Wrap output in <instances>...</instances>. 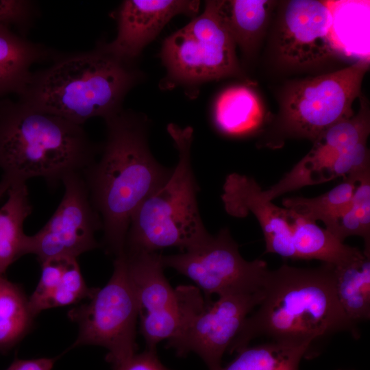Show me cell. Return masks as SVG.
<instances>
[{
	"label": "cell",
	"mask_w": 370,
	"mask_h": 370,
	"mask_svg": "<svg viewBox=\"0 0 370 370\" xmlns=\"http://www.w3.org/2000/svg\"><path fill=\"white\" fill-rule=\"evenodd\" d=\"M105 121L107 135L101 155L82 175L101 221L106 251L116 257L124 252L134 212L172 170L151 155L141 121L121 111Z\"/></svg>",
	"instance_id": "6da1fadb"
},
{
	"label": "cell",
	"mask_w": 370,
	"mask_h": 370,
	"mask_svg": "<svg viewBox=\"0 0 370 370\" xmlns=\"http://www.w3.org/2000/svg\"><path fill=\"white\" fill-rule=\"evenodd\" d=\"M263 291L257 310L244 321L230 354L238 353L260 336L310 347L314 341L338 332L356 333L337 299L332 264L305 269L284 264L269 270Z\"/></svg>",
	"instance_id": "7a4b0ae2"
},
{
	"label": "cell",
	"mask_w": 370,
	"mask_h": 370,
	"mask_svg": "<svg viewBox=\"0 0 370 370\" xmlns=\"http://www.w3.org/2000/svg\"><path fill=\"white\" fill-rule=\"evenodd\" d=\"M130 63L101 44L84 52L62 54L43 70L32 73L18 100L27 106L82 125L121 111L123 99L137 79Z\"/></svg>",
	"instance_id": "3957f363"
},
{
	"label": "cell",
	"mask_w": 370,
	"mask_h": 370,
	"mask_svg": "<svg viewBox=\"0 0 370 370\" xmlns=\"http://www.w3.org/2000/svg\"><path fill=\"white\" fill-rule=\"evenodd\" d=\"M98 151L82 125L18 99L0 100V169L12 182L40 177L54 186L82 173Z\"/></svg>",
	"instance_id": "277c9868"
},
{
	"label": "cell",
	"mask_w": 370,
	"mask_h": 370,
	"mask_svg": "<svg viewBox=\"0 0 370 370\" xmlns=\"http://www.w3.org/2000/svg\"><path fill=\"white\" fill-rule=\"evenodd\" d=\"M167 131L178 151L177 163L166 180L134 212L124 252H157L167 247L184 252L199 246L211 235L198 209V188L190 161L193 130L170 123Z\"/></svg>",
	"instance_id": "5b68a950"
},
{
	"label": "cell",
	"mask_w": 370,
	"mask_h": 370,
	"mask_svg": "<svg viewBox=\"0 0 370 370\" xmlns=\"http://www.w3.org/2000/svg\"><path fill=\"white\" fill-rule=\"evenodd\" d=\"M369 68V60L361 58L344 69L286 86L276 125L279 136L313 142L333 125L353 116L352 104L360 97Z\"/></svg>",
	"instance_id": "8992f818"
},
{
	"label": "cell",
	"mask_w": 370,
	"mask_h": 370,
	"mask_svg": "<svg viewBox=\"0 0 370 370\" xmlns=\"http://www.w3.org/2000/svg\"><path fill=\"white\" fill-rule=\"evenodd\" d=\"M88 301L72 308L69 318L78 325L71 348L99 345L108 349L114 370L136 354V330L140 304L130 278L124 253L115 257L112 275Z\"/></svg>",
	"instance_id": "52a82bcc"
},
{
	"label": "cell",
	"mask_w": 370,
	"mask_h": 370,
	"mask_svg": "<svg viewBox=\"0 0 370 370\" xmlns=\"http://www.w3.org/2000/svg\"><path fill=\"white\" fill-rule=\"evenodd\" d=\"M236 47L217 1H206L201 14L164 40V85H197L240 74Z\"/></svg>",
	"instance_id": "ba28073f"
},
{
	"label": "cell",
	"mask_w": 370,
	"mask_h": 370,
	"mask_svg": "<svg viewBox=\"0 0 370 370\" xmlns=\"http://www.w3.org/2000/svg\"><path fill=\"white\" fill-rule=\"evenodd\" d=\"M362 123L356 117L333 125L314 141L310 151L260 197L272 201L301 187L345 178L369 169V151Z\"/></svg>",
	"instance_id": "9c48e42d"
},
{
	"label": "cell",
	"mask_w": 370,
	"mask_h": 370,
	"mask_svg": "<svg viewBox=\"0 0 370 370\" xmlns=\"http://www.w3.org/2000/svg\"><path fill=\"white\" fill-rule=\"evenodd\" d=\"M164 267L182 274L206 296L263 287L269 271L267 262L245 260L227 228L221 229L199 246L177 254L162 256Z\"/></svg>",
	"instance_id": "30bf717a"
},
{
	"label": "cell",
	"mask_w": 370,
	"mask_h": 370,
	"mask_svg": "<svg viewBox=\"0 0 370 370\" xmlns=\"http://www.w3.org/2000/svg\"><path fill=\"white\" fill-rule=\"evenodd\" d=\"M264 296L263 287L233 291L207 301L186 322L179 333L167 340L179 356L197 354L209 370H220L223 354L228 350L244 321Z\"/></svg>",
	"instance_id": "8fae6325"
},
{
	"label": "cell",
	"mask_w": 370,
	"mask_h": 370,
	"mask_svg": "<svg viewBox=\"0 0 370 370\" xmlns=\"http://www.w3.org/2000/svg\"><path fill=\"white\" fill-rule=\"evenodd\" d=\"M62 182L64 193L57 209L38 232L27 236L25 254L36 255L40 264L58 257L77 258L99 247L95 233L101 221L82 173H71Z\"/></svg>",
	"instance_id": "7c38bea8"
},
{
	"label": "cell",
	"mask_w": 370,
	"mask_h": 370,
	"mask_svg": "<svg viewBox=\"0 0 370 370\" xmlns=\"http://www.w3.org/2000/svg\"><path fill=\"white\" fill-rule=\"evenodd\" d=\"M329 3L318 0L286 1L277 27L278 59L286 66L308 67L336 56Z\"/></svg>",
	"instance_id": "4fadbf2b"
},
{
	"label": "cell",
	"mask_w": 370,
	"mask_h": 370,
	"mask_svg": "<svg viewBox=\"0 0 370 370\" xmlns=\"http://www.w3.org/2000/svg\"><path fill=\"white\" fill-rule=\"evenodd\" d=\"M199 1L125 0L117 12V34L103 44L116 58L130 63L175 15H195Z\"/></svg>",
	"instance_id": "5bb4252c"
},
{
	"label": "cell",
	"mask_w": 370,
	"mask_h": 370,
	"mask_svg": "<svg viewBox=\"0 0 370 370\" xmlns=\"http://www.w3.org/2000/svg\"><path fill=\"white\" fill-rule=\"evenodd\" d=\"M221 199L225 211L243 218L252 213L260 223L266 244V253L295 260L292 241L290 212L260 197L261 187L250 177L236 173L228 175Z\"/></svg>",
	"instance_id": "9a60e30c"
},
{
	"label": "cell",
	"mask_w": 370,
	"mask_h": 370,
	"mask_svg": "<svg viewBox=\"0 0 370 370\" xmlns=\"http://www.w3.org/2000/svg\"><path fill=\"white\" fill-rule=\"evenodd\" d=\"M40 264V280L29 297L35 317L49 308L77 304L90 297L95 290L87 286L77 258H54Z\"/></svg>",
	"instance_id": "2e32d148"
},
{
	"label": "cell",
	"mask_w": 370,
	"mask_h": 370,
	"mask_svg": "<svg viewBox=\"0 0 370 370\" xmlns=\"http://www.w3.org/2000/svg\"><path fill=\"white\" fill-rule=\"evenodd\" d=\"M59 54L0 25V100L12 94L20 95L29 82L32 66L53 61Z\"/></svg>",
	"instance_id": "e0dca14e"
},
{
	"label": "cell",
	"mask_w": 370,
	"mask_h": 370,
	"mask_svg": "<svg viewBox=\"0 0 370 370\" xmlns=\"http://www.w3.org/2000/svg\"><path fill=\"white\" fill-rule=\"evenodd\" d=\"M128 274L140 308V314L176 306L179 293L164 274L162 254L158 252H124Z\"/></svg>",
	"instance_id": "ac0fdd59"
},
{
	"label": "cell",
	"mask_w": 370,
	"mask_h": 370,
	"mask_svg": "<svg viewBox=\"0 0 370 370\" xmlns=\"http://www.w3.org/2000/svg\"><path fill=\"white\" fill-rule=\"evenodd\" d=\"M264 112L257 94L243 85L230 86L217 97L213 108L217 129L225 135L243 136L258 130Z\"/></svg>",
	"instance_id": "d6986e66"
},
{
	"label": "cell",
	"mask_w": 370,
	"mask_h": 370,
	"mask_svg": "<svg viewBox=\"0 0 370 370\" xmlns=\"http://www.w3.org/2000/svg\"><path fill=\"white\" fill-rule=\"evenodd\" d=\"M288 210L295 260L316 259L336 267L354 261L364 254L359 249L344 244L316 222Z\"/></svg>",
	"instance_id": "ffe728a7"
},
{
	"label": "cell",
	"mask_w": 370,
	"mask_h": 370,
	"mask_svg": "<svg viewBox=\"0 0 370 370\" xmlns=\"http://www.w3.org/2000/svg\"><path fill=\"white\" fill-rule=\"evenodd\" d=\"M7 193L8 199L0 208V275L25 255L23 223L32 212L26 182H13Z\"/></svg>",
	"instance_id": "44dd1931"
},
{
	"label": "cell",
	"mask_w": 370,
	"mask_h": 370,
	"mask_svg": "<svg viewBox=\"0 0 370 370\" xmlns=\"http://www.w3.org/2000/svg\"><path fill=\"white\" fill-rule=\"evenodd\" d=\"M219 14L236 45L251 55L267 27L273 5L268 0L217 1Z\"/></svg>",
	"instance_id": "7402d4cb"
},
{
	"label": "cell",
	"mask_w": 370,
	"mask_h": 370,
	"mask_svg": "<svg viewBox=\"0 0 370 370\" xmlns=\"http://www.w3.org/2000/svg\"><path fill=\"white\" fill-rule=\"evenodd\" d=\"M334 285L338 303L352 324L369 319L370 255L334 266Z\"/></svg>",
	"instance_id": "603a6c76"
},
{
	"label": "cell",
	"mask_w": 370,
	"mask_h": 370,
	"mask_svg": "<svg viewBox=\"0 0 370 370\" xmlns=\"http://www.w3.org/2000/svg\"><path fill=\"white\" fill-rule=\"evenodd\" d=\"M178 304L171 308L140 314V330L147 349H156L160 341L177 335L189 318L205 303L199 288L180 286Z\"/></svg>",
	"instance_id": "cb8c5ba5"
},
{
	"label": "cell",
	"mask_w": 370,
	"mask_h": 370,
	"mask_svg": "<svg viewBox=\"0 0 370 370\" xmlns=\"http://www.w3.org/2000/svg\"><path fill=\"white\" fill-rule=\"evenodd\" d=\"M357 177L349 176L343 182L319 196L285 198L282 204L296 214L313 222L321 221L332 233L341 216L347 209L354 193Z\"/></svg>",
	"instance_id": "d4e9b609"
},
{
	"label": "cell",
	"mask_w": 370,
	"mask_h": 370,
	"mask_svg": "<svg viewBox=\"0 0 370 370\" xmlns=\"http://www.w3.org/2000/svg\"><path fill=\"white\" fill-rule=\"evenodd\" d=\"M35 318L23 290L0 275V352L23 339L32 328Z\"/></svg>",
	"instance_id": "484cf974"
},
{
	"label": "cell",
	"mask_w": 370,
	"mask_h": 370,
	"mask_svg": "<svg viewBox=\"0 0 370 370\" xmlns=\"http://www.w3.org/2000/svg\"><path fill=\"white\" fill-rule=\"evenodd\" d=\"M310 347L275 341L247 346L220 370H299V362Z\"/></svg>",
	"instance_id": "4316f807"
},
{
	"label": "cell",
	"mask_w": 370,
	"mask_h": 370,
	"mask_svg": "<svg viewBox=\"0 0 370 370\" xmlns=\"http://www.w3.org/2000/svg\"><path fill=\"white\" fill-rule=\"evenodd\" d=\"M332 234L342 242L349 236L362 237V251L370 255V170L358 175L350 204Z\"/></svg>",
	"instance_id": "83f0119b"
},
{
	"label": "cell",
	"mask_w": 370,
	"mask_h": 370,
	"mask_svg": "<svg viewBox=\"0 0 370 370\" xmlns=\"http://www.w3.org/2000/svg\"><path fill=\"white\" fill-rule=\"evenodd\" d=\"M37 14L38 8L32 1L0 0V25H14L25 33Z\"/></svg>",
	"instance_id": "f1b7e54d"
},
{
	"label": "cell",
	"mask_w": 370,
	"mask_h": 370,
	"mask_svg": "<svg viewBox=\"0 0 370 370\" xmlns=\"http://www.w3.org/2000/svg\"><path fill=\"white\" fill-rule=\"evenodd\" d=\"M114 370H170L159 360L156 349H146L143 352L135 354Z\"/></svg>",
	"instance_id": "f546056e"
},
{
	"label": "cell",
	"mask_w": 370,
	"mask_h": 370,
	"mask_svg": "<svg viewBox=\"0 0 370 370\" xmlns=\"http://www.w3.org/2000/svg\"><path fill=\"white\" fill-rule=\"evenodd\" d=\"M58 357L15 359L6 370H51Z\"/></svg>",
	"instance_id": "4dcf8cb0"
},
{
	"label": "cell",
	"mask_w": 370,
	"mask_h": 370,
	"mask_svg": "<svg viewBox=\"0 0 370 370\" xmlns=\"http://www.w3.org/2000/svg\"><path fill=\"white\" fill-rule=\"evenodd\" d=\"M12 182L8 178L3 176L0 182V199L7 193Z\"/></svg>",
	"instance_id": "1f68e13d"
}]
</instances>
